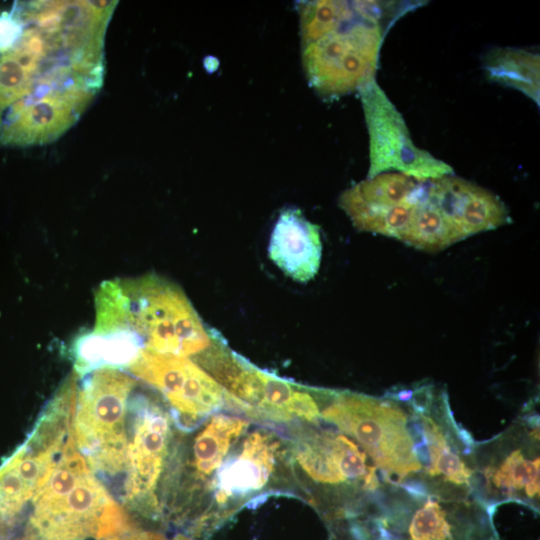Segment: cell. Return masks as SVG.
Here are the masks:
<instances>
[{"instance_id":"1","label":"cell","mask_w":540,"mask_h":540,"mask_svg":"<svg viewBox=\"0 0 540 540\" xmlns=\"http://www.w3.org/2000/svg\"><path fill=\"white\" fill-rule=\"evenodd\" d=\"M115 0L15 1L0 12V146L59 139L100 92Z\"/></svg>"},{"instance_id":"2","label":"cell","mask_w":540,"mask_h":540,"mask_svg":"<svg viewBox=\"0 0 540 540\" xmlns=\"http://www.w3.org/2000/svg\"><path fill=\"white\" fill-rule=\"evenodd\" d=\"M375 2L311 1L301 6L303 67L321 95L342 96L375 79L384 30Z\"/></svg>"},{"instance_id":"3","label":"cell","mask_w":540,"mask_h":540,"mask_svg":"<svg viewBox=\"0 0 540 540\" xmlns=\"http://www.w3.org/2000/svg\"><path fill=\"white\" fill-rule=\"evenodd\" d=\"M129 530L128 516L96 478L71 432L32 499L23 540H102Z\"/></svg>"},{"instance_id":"4","label":"cell","mask_w":540,"mask_h":540,"mask_svg":"<svg viewBox=\"0 0 540 540\" xmlns=\"http://www.w3.org/2000/svg\"><path fill=\"white\" fill-rule=\"evenodd\" d=\"M320 417L355 439L383 479L392 485H416L426 465L422 435L410 408L392 396L334 393ZM420 483V480H419Z\"/></svg>"},{"instance_id":"5","label":"cell","mask_w":540,"mask_h":540,"mask_svg":"<svg viewBox=\"0 0 540 540\" xmlns=\"http://www.w3.org/2000/svg\"><path fill=\"white\" fill-rule=\"evenodd\" d=\"M490 506L391 486L374 518L376 540H498Z\"/></svg>"},{"instance_id":"6","label":"cell","mask_w":540,"mask_h":540,"mask_svg":"<svg viewBox=\"0 0 540 540\" xmlns=\"http://www.w3.org/2000/svg\"><path fill=\"white\" fill-rule=\"evenodd\" d=\"M122 329L135 332L145 348L187 357L211 346V337L184 292L155 275L119 279Z\"/></svg>"},{"instance_id":"7","label":"cell","mask_w":540,"mask_h":540,"mask_svg":"<svg viewBox=\"0 0 540 540\" xmlns=\"http://www.w3.org/2000/svg\"><path fill=\"white\" fill-rule=\"evenodd\" d=\"M78 384L71 432L88 465L106 478L124 473L126 413L135 380L117 369H99Z\"/></svg>"},{"instance_id":"8","label":"cell","mask_w":540,"mask_h":540,"mask_svg":"<svg viewBox=\"0 0 540 540\" xmlns=\"http://www.w3.org/2000/svg\"><path fill=\"white\" fill-rule=\"evenodd\" d=\"M73 398L57 391L25 442L0 465V526L12 523L54 469L71 434Z\"/></svg>"},{"instance_id":"9","label":"cell","mask_w":540,"mask_h":540,"mask_svg":"<svg viewBox=\"0 0 540 540\" xmlns=\"http://www.w3.org/2000/svg\"><path fill=\"white\" fill-rule=\"evenodd\" d=\"M475 496L486 505L504 501L539 507V429L515 423L497 438L473 448ZM489 506V505H488Z\"/></svg>"},{"instance_id":"10","label":"cell","mask_w":540,"mask_h":540,"mask_svg":"<svg viewBox=\"0 0 540 540\" xmlns=\"http://www.w3.org/2000/svg\"><path fill=\"white\" fill-rule=\"evenodd\" d=\"M369 134L368 178L398 172L420 181L451 175V166L415 146L406 123L373 79L360 90Z\"/></svg>"},{"instance_id":"11","label":"cell","mask_w":540,"mask_h":540,"mask_svg":"<svg viewBox=\"0 0 540 540\" xmlns=\"http://www.w3.org/2000/svg\"><path fill=\"white\" fill-rule=\"evenodd\" d=\"M303 472L320 487L343 495L382 500L391 484L382 483L377 467L357 442L339 431H312L296 447Z\"/></svg>"},{"instance_id":"12","label":"cell","mask_w":540,"mask_h":540,"mask_svg":"<svg viewBox=\"0 0 540 540\" xmlns=\"http://www.w3.org/2000/svg\"><path fill=\"white\" fill-rule=\"evenodd\" d=\"M128 370L165 397L181 426L194 424L223 404L221 385L187 357L144 348Z\"/></svg>"},{"instance_id":"13","label":"cell","mask_w":540,"mask_h":540,"mask_svg":"<svg viewBox=\"0 0 540 540\" xmlns=\"http://www.w3.org/2000/svg\"><path fill=\"white\" fill-rule=\"evenodd\" d=\"M131 440L128 441L123 481L126 504H155V489L163 471L171 429L167 413L144 395L130 400Z\"/></svg>"},{"instance_id":"14","label":"cell","mask_w":540,"mask_h":540,"mask_svg":"<svg viewBox=\"0 0 540 540\" xmlns=\"http://www.w3.org/2000/svg\"><path fill=\"white\" fill-rule=\"evenodd\" d=\"M233 396L240 405L273 419L316 423L320 418L319 405L309 392L251 366L238 377Z\"/></svg>"},{"instance_id":"15","label":"cell","mask_w":540,"mask_h":540,"mask_svg":"<svg viewBox=\"0 0 540 540\" xmlns=\"http://www.w3.org/2000/svg\"><path fill=\"white\" fill-rule=\"evenodd\" d=\"M268 255L288 277L307 282L317 274L322 257L318 226L308 221L300 210H283L270 235Z\"/></svg>"},{"instance_id":"16","label":"cell","mask_w":540,"mask_h":540,"mask_svg":"<svg viewBox=\"0 0 540 540\" xmlns=\"http://www.w3.org/2000/svg\"><path fill=\"white\" fill-rule=\"evenodd\" d=\"M278 448L279 443L266 432L249 434L238 453L222 464L216 480L217 502L261 489L274 469Z\"/></svg>"},{"instance_id":"17","label":"cell","mask_w":540,"mask_h":540,"mask_svg":"<svg viewBox=\"0 0 540 540\" xmlns=\"http://www.w3.org/2000/svg\"><path fill=\"white\" fill-rule=\"evenodd\" d=\"M145 348L132 330H91L76 337L72 345L75 374L82 378L99 369L129 368Z\"/></svg>"},{"instance_id":"18","label":"cell","mask_w":540,"mask_h":540,"mask_svg":"<svg viewBox=\"0 0 540 540\" xmlns=\"http://www.w3.org/2000/svg\"><path fill=\"white\" fill-rule=\"evenodd\" d=\"M247 426L246 420L236 416L218 414L210 419L192 446L191 467L198 479L206 478L222 465Z\"/></svg>"},{"instance_id":"19","label":"cell","mask_w":540,"mask_h":540,"mask_svg":"<svg viewBox=\"0 0 540 540\" xmlns=\"http://www.w3.org/2000/svg\"><path fill=\"white\" fill-rule=\"evenodd\" d=\"M487 76L512 87L539 104V54L524 49L495 48L484 60Z\"/></svg>"},{"instance_id":"20","label":"cell","mask_w":540,"mask_h":540,"mask_svg":"<svg viewBox=\"0 0 540 540\" xmlns=\"http://www.w3.org/2000/svg\"><path fill=\"white\" fill-rule=\"evenodd\" d=\"M463 237L446 219L428 195V180L423 196L413 206L412 214L399 240L426 251L442 250Z\"/></svg>"},{"instance_id":"21","label":"cell","mask_w":540,"mask_h":540,"mask_svg":"<svg viewBox=\"0 0 540 540\" xmlns=\"http://www.w3.org/2000/svg\"><path fill=\"white\" fill-rule=\"evenodd\" d=\"M509 221L510 217L504 203L496 195L472 183L462 214V228L466 238L495 229Z\"/></svg>"},{"instance_id":"22","label":"cell","mask_w":540,"mask_h":540,"mask_svg":"<svg viewBox=\"0 0 540 540\" xmlns=\"http://www.w3.org/2000/svg\"><path fill=\"white\" fill-rule=\"evenodd\" d=\"M102 540H168L162 535L151 533V532H140L129 530L112 537L102 539ZM173 540H185L184 538H176Z\"/></svg>"}]
</instances>
